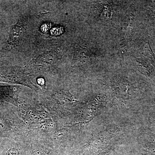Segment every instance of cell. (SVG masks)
<instances>
[{
    "label": "cell",
    "mask_w": 155,
    "mask_h": 155,
    "mask_svg": "<svg viewBox=\"0 0 155 155\" xmlns=\"http://www.w3.org/2000/svg\"><path fill=\"white\" fill-rule=\"evenodd\" d=\"M61 58L62 51L61 49L58 47H52L46 49L32 59L28 68L48 72L58 67Z\"/></svg>",
    "instance_id": "1"
},
{
    "label": "cell",
    "mask_w": 155,
    "mask_h": 155,
    "mask_svg": "<svg viewBox=\"0 0 155 155\" xmlns=\"http://www.w3.org/2000/svg\"><path fill=\"white\" fill-rule=\"evenodd\" d=\"M20 91L19 87L14 85H0V101L14 104L17 101Z\"/></svg>",
    "instance_id": "2"
},
{
    "label": "cell",
    "mask_w": 155,
    "mask_h": 155,
    "mask_svg": "<svg viewBox=\"0 0 155 155\" xmlns=\"http://www.w3.org/2000/svg\"><path fill=\"white\" fill-rule=\"evenodd\" d=\"M5 26L4 25V22H3L1 15H0V43L2 41L3 37L5 35Z\"/></svg>",
    "instance_id": "3"
},
{
    "label": "cell",
    "mask_w": 155,
    "mask_h": 155,
    "mask_svg": "<svg viewBox=\"0 0 155 155\" xmlns=\"http://www.w3.org/2000/svg\"><path fill=\"white\" fill-rule=\"evenodd\" d=\"M38 84L39 85H44L45 84V80L42 78H39L38 79Z\"/></svg>",
    "instance_id": "4"
}]
</instances>
